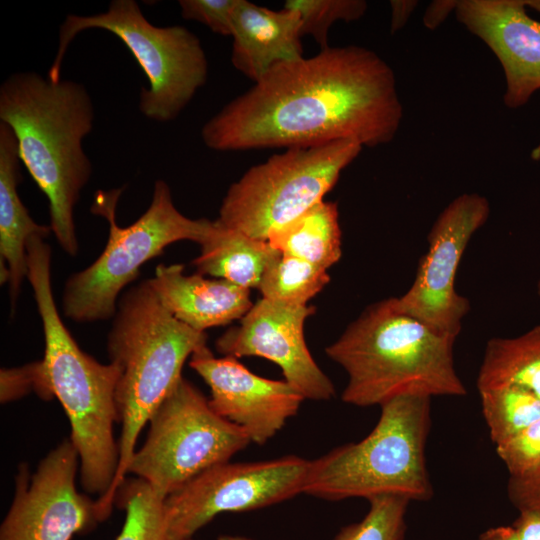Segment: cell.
<instances>
[{
    "label": "cell",
    "mask_w": 540,
    "mask_h": 540,
    "mask_svg": "<svg viewBox=\"0 0 540 540\" xmlns=\"http://www.w3.org/2000/svg\"><path fill=\"white\" fill-rule=\"evenodd\" d=\"M0 383L1 403L17 400L31 391L43 400L53 398L42 360L21 367L2 368Z\"/></svg>",
    "instance_id": "obj_29"
},
{
    "label": "cell",
    "mask_w": 540,
    "mask_h": 540,
    "mask_svg": "<svg viewBox=\"0 0 540 540\" xmlns=\"http://www.w3.org/2000/svg\"><path fill=\"white\" fill-rule=\"evenodd\" d=\"M189 365L210 388L214 412L258 445L274 437L305 400L287 381L258 376L232 356L216 358L207 345L191 355Z\"/></svg>",
    "instance_id": "obj_15"
},
{
    "label": "cell",
    "mask_w": 540,
    "mask_h": 540,
    "mask_svg": "<svg viewBox=\"0 0 540 540\" xmlns=\"http://www.w3.org/2000/svg\"><path fill=\"white\" fill-rule=\"evenodd\" d=\"M526 6L540 13V0H525Z\"/></svg>",
    "instance_id": "obj_37"
},
{
    "label": "cell",
    "mask_w": 540,
    "mask_h": 540,
    "mask_svg": "<svg viewBox=\"0 0 540 540\" xmlns=\"http://www.w3.org/2000/svg\"><path fill=\"white\" fill-rule=\"evenodd\" d=\"M362 147L345 139L273 155L229 187L218 220L267 241L273 231L323 201Z\"/></svg>",
    "instance_id": "obj_9"
},
{
    "label": "cell",
    "mask_w": 540,
    "mask_h": 540,
    "mask_svg": "<svg viewBox=\"0 0 540 540\" xmlns=\"http://www.w3.org/2000/svg\"><path fill=\"white\" fill-rule=\"evenodd\" d=\"M122 189L98 191L91 207L109 223L107 244L87 268L71 275L64 287L63 312L76 322H95L114 317L122 289L139 275L141 266L160 255L170 244L191 240L200 244L211 220L191 219L174 205L163 180L154 184L148 209L131 225L116 222Z\"/></svg>",
    "instance_id": "obj_7"
},
{
    "label": "cell",
    "mask_w": 540,
    "mask_h": 540,
    "mask_svg": "<svg viewBox=\"0 0 540 540\" xmlns=\"http://www.w3.org/2000/svg\"><path fill=\"white\" fill-rule=\"evenodd\" d=\"M19 164L17 139L11 128L0 122V258L9 270L12 315L28 273V240L34 235L47 238L52 232L50 226L38 224L31 218L18 195Z\"/></svg>",
    "instance_id": "obj_19"
},
{
    "label": "cell",
    "mask_w": 540,
    "mask_h": 540,
    "mask_svg": "<svg viewBox=\"0 0 540 540\" xmlns=\"http://www.w3.org/2000/svg\"><path fill=\"white\" fill-rule=\"evenodd\" d=\"M525 0H461L456 17L496 55L506 79L504 104L525 105L540 89V22Z\"/></svg>",
    "instance_id": "obj_16"
},
{
    "label": "cell",
    "mask_w": 540,
    "mask_h": 540,
    "mask_svg": "<svg viewBox=\"0 0 540 540\" xmlns=\"http://www.w3.org/2000/svg\"><path fill=\"white\" fill-rule=\"evenodd\" d=\"M217 540H253L248 537L238 536V535H221Z\"/></svg>",
    "instance_id": "obj_36"
},
{
    "label": "cell",
    "mask_w": 540,
    "mask_h": 540,
    "mask_svg": "<svg viewBox=\"0 0 540 540\" xmlns=\"http://www.w3.org/2000/svg\"><path fill=\"white\" fill-rule=\"evenodd\" d=\"M200 255L193 260L197 273L227 280L243 288H257L280 252L268 241L227 227L218 219L210 222Z\"/></svg>",
    "instance_id": "obj_20"
},
{
    "label": "cell",
    "mask_w": 540,
    "mask_h": 540,
    "mask_svg": "<svg viewBox=\"0 0 540 540\" xmlns=\"http://www.w3.org/2000/svg\"><path fill=\"white\" fill-rule=\"evenodd\" d=\"M368 501L370 508L365 517L343 527L333 540H404L410 501L393 495L376 496Z\"/></svg>",
    "instance_id": "obj_26"
},
{
    "label": "cell",
    "mask_w": 540,
    "mask_h": 540,
    "mask_svg": "<svg viewBox=\"0 0 540 540\" xmlns=\"http://www.w3.org/2000/svg\"><path fill=\"white\" fill-rule=\"evenodd\" d=\"M508 498L518 511L540 513V467L519 477H510L507 484Z\"/></svg>",
    "instance_id": "obj_31"
},
{
    "label": "cell",
    "mask_w": 540,
    "mask_h": 540,
    "mask_svg": "<svg viewBox=\"0 0 540 540\" xmlns=\"http://www.w3.org/2000/svg\"><path fill=\"white\" fill-rule=\"evenodd\" d=\"M330 281L327 270L303 259L280 253L266 268L259 291L262 298L302 306Z\"/></svg>",
    "instance_id": "obj_23"
},
{
    "label": "cell",
    "mask_w": 540,
    "mask_h": 540,
    "mask_svg": "<svg viewBox=\"0 0 540 540\" xmlns=\"http://www.w3.org/2000/svg\"><path fill=\"white\" fill-rule=\"evenodd\" d=\"M254 83L204 124L207 147H310L345 139L375 147L392 141L403 116L393 70L355 45L278 64Z\"/></svg>",
    "instance_id": "obj_1"
},
{
    "label": "cell",
    "mask_w": 540,
    "mask_h": 540,
    "mask_svg": "<svg viewBox=\"0 0 540 540\" xmlns=\"http://www.w3.org/2000/svg\"><path fill=\"white\" fill-rule=\"evenodd\" d=\"M510 477H519L540 467V419L495 445Z\"/></svg>",
    "instance_id": "obj_28"
},
{
    "label": "cell",
    "mask_w": 540,
    "mask_h": 540,
    "mask_svg": "<svg viewBox=\"0 0 540 540\" xmlns=\"http://www.w3.org/2000/svg\"><path fill=\"white\" fill-rule=\"evenodd\" d=\"M310 461L298 456L215 465L168 495L163 504L169 540H191L215 516L290 499L304 488Z\"/></svg>",
    "instance_id": "obj_11"
},
{
    "label": "cell",
    "mask_w": 540,
    "mask_h": 540,
    "mask_svg": "<svg viewBox=\"0 0 540 540\" xmlns=\"http://www.w3.org/2000/svg\"><path fill=\"white\" fill-rule=\"evenodd\" d=\"M78 470L80 458L70 438L51 450L34 473L20 464L0 540H71L103 522L97 501L76 488Z\"/></svg>",
    "instance_id": "obj_13"
},
{
    "label": "cell",
    "mask_w": 540,
    "mask_h": 540,
    "mask_svg": "<svg viewBox=\"0 0 540 540\" xmlns=\"http://www.w3.org/2000/svg\"><path fill=\"white\" fill-rule=\"evenodd\" d=\"M520 540H540V513L531 510L519 511L512 525Z\"/></svg>",
    "instance_id": "obj_32"
},
{
    "label": "cell",
    "mask_w": 540,
    "mask_h": 540,
    "mask_svg": "<svg viewBox=\"0 0 540 540\" xmlns=\"http://www.w3.org/2000/svg\"><path fill=\"white\" fill-rule=\"evenodd\" d=\"M478 540H520L514 527L498 526L484 531Z\"/></svg>",
    "instance_id": "obj_35"
},
{
    "label": "cell",
    "mask_w": 540,
    "mask_h": 540,
    "mask_svg": "<svg viewBox=\"0 0 540 540\" xmlns=\"http://www.w3.org/2000/svg\"><path fill=\"white\" fill-rule=\"evenodd\" d=\"M51 247L41 237L27 244V279L42 320L45 353L42 359L53 394L71 425L70 439L80 458V482L90 494L103 497L119 464V444L113 435L118 423L115 392L120 369L102 364L84 352L63 323L51 283Z\"/></svg>",
    "instance_id": "obj_4"
},
{
    "label": "cell",
    "mask_w": 540,
    "mask_h": 540,
    "mask_svg": "<svg viewBox=\"0 0 540 540\" xmlns=\"http://www.w3.org/2000/svg\"><path fill=\"white\" fill-rule=\"evenodd\" d=\"M532 156L534 159H538L540 157V145L534 149Z\"/></svg>",
    "instance_id": "obj_38"
},
{
    "label": "cell",
    "mask_w": 540,
    "mask_h": 540,
    "mask_svg": "<svg viewBox=\"0 0 540 540\" xmlns=\"http://www.w3.org/2000/svg\"><path fill=\"white\" fill-rule=\"evenodd\" d=\"M267 241L280 253L328 269L342 256V232L336 203L321 201L273 231Z\"/></svg>",
    "instance_id": "obj_21"
},
{
    "label": "cell",
    "mask_w": 540,
    "mask_h": 540,
    "mask_svg": "<svg viewBox=\"0 0 540 540\" xmlns=\"http://www.w3.org/2000/svg\"><path fill=\"white\" fill-rule=\"evenodd\" d=\"M165 497L146 481L125 479L115 496V505L125 511L121 532L115 540H169L165 528Z\"/></svg>",
    "instance_id": "obj_24"
},
{
    "label": "cell",
    "mask_w": 540,
    "mask_h": 540,
    "mask_svg": "<svg viewBox=\"0 0 540 540\" xmlns=\"http://www.w3.org/2000/svg\"><path fill=\"white\" fill-rule=\"evenodd\" d=\"M537 294L540 296V280L537 283Z\"/></svg>",
    "instance_id": "obj_39"
},
{
    "label": "cell",
    "mask_w": 540,
    "mask_h": 540,
    "mask_svg": "<svg viewBox=\"0 0 540 540\" xmlns=\"http://www.w3.org/2000/svg\"><path fill=\"white\" fill-rule=\"evenodd\" d=\"M476 385L478 392L517 386L540 398V325L517 337L490 339Z\"/></svg>",
    "instance_id": "obj_22"
},
{
    "label": "cell",
    "mask_w": 540,
    "mask_h": 540,
    "mask_svg": "<svg viewBox=\"0 0 540 540\" xmlns=\"http://www.w3.org/2000/svg\"><path fill=\"white\" fill-rule=\"evenodd\" d=\"M147 281L176 319L199 332L241 319L253 306L250 289L198 273L186 275L182 264H160Z\"/></svg>",
    "instance_id": "obj_17"
},
{
    "label": "cell",
    "mask_w": 540,
    "mask_h": 540,
    "mask_svg": "<svg viewBox=\"0 0 540 540\" xmlns=\"http://www.w3.org/2000/svg\"><path fill=\"white\" fill-rule=\"evenodd\" d=\"M231 37L232 64L254 82L278 64L303 58L301 20L293 9L276 11L238 0Z\"/></svg>",
    "instance_id": "obj_18"
},
{
    "label": "cell",
    "mask_w": 540,
    "mask_h": 540,
    "mask_svg": "<svg viewBox=\"0 0 540 540\" xmlns=\"http://www.w3.org/2000/svg\"><path fill=\"white\" fill-rule=\"evenodd\" d=\"M489 214L487 198L477 193L461 194L444 208L430 229L428 249L412 285L402 296L391 298L396 310L457 338L470 310L469 300L455 289L458 266Z\"/></svg>",
    "instance_id": "obj_12"
},
{
    "label": "cell",
    "mask_w": 540,
    "mask_h": 540,
    "mask_svg": "<svg viewBox=\"0 0 540 540\" xmlns=\"http://www.w3.org/2000/svg\"><path fill=\"white\" fill-rule=\"evenodd\" d=\"M284 7L297 11L302 36L311 35L323 50L329 47L327 38L331 25L360 19L367 3L363 0H288Z\"/></svg>",
    "instance_id": "obj_27"
},
{
    "label": "cell",
    "mask_w": 540,
    "mask_h": 540,
    "mask_svg": "<svg viewBox=\"0 0 540 540\" xmlns=\"http://www.w3.org/2000/svg\"><path fill=\"white\" fill-rule=\"evenodd\" d=\"M418 2L413 0H392L390 31L392 34L399 31L409 20Z\"/></svg>",
    "instance_id": "obj_34"
},
{
    "label": "cell",
    "mask_w": 540,
    "mask_h": 540,
    "mask_svg": "<svg viewBox=\"0 0 540 540\" xmlns=\"http://www.w3.org/2000/svg\"><path fill=\"white\" fill-rule=\"evenodd\" d=\"M479 395L494 445L540 419V398L527 389L506 386L480 391Z\"/></svg>",
    "instance_id": "obj_25"
},
{
    "label": "cell",
    "mask_w": 540,
    "mask_h": 540,
    "mask_svg": "<svg viewBox=\"0 0 540 540\" xmlns=\"http://www.w3.org/2000/svg\"><path fill=\"white\" fill-rule=\"evenodd\" d=\"M315 313L309 305H289L259 299L216 341V349L235 358L256 356L278 365L287 381L304 399L330 400L335 387L311 355L304 337V324Z\"/></svg>",
    "instance_id": "obj_14"
},
{
    "label": "cell",
    "mask_w": 540,
    "mask_h": 540,
    "mask_svg": "<svg viewBox=\"0 0 540 540\" xmlns=\"http://www.w3.org/2000/svg\"><path fill=\"white\" fill-rule=\"evenodd\" d=\"M238 0H180L184 19L200 22L213 32L231 36L232 14Z\"/></svg>",
    "instance_id": "obj_30"
},
{
    "label": "cell",
    "mask_w": 540,
    "mask_h": 540,
    "mask_svg": "<svg viewBox=\"0 0 540 540\" xmlns=\"http://www.w3.org/2000/svg\"><path fill=\"white\" fill-rule=\"evenodd\" d=\"M458 1H433L428 6L424 17L423 23L428 29H435L438 27L452 12L456 9Z\"/></svg>",
    "instance_id": "obj_33"
},
{
    "label": "cell",
    "mask_w": 540,
    "mask_h": 540,
    "mask_svg": "<svg viewBox=\"0 0 540 540\" xmlns=\"http://www.w3.org/2000/svg\"><path fill=\"white\" fill-rule=\"evenodd\" d=\"M206 341L205 332L182 323L160 303L147 280L118 300L107 352L120 369L115 402L122 429L115 479L108 492L96 499L104 521L126 479L140 432L182 378L186 360Z\"/></svg>",
    "instance_id": "obj_5"
},
{
    "label": "cell",
    "mask_w": 540,
    "mask_h": 540,
    "mask_svg": "<svg viewBox=\"0 0 540 540\" xmlns=\"http://www.w3.org/2000/svg\"><path fill=\"white\" fill-rule=\"evenodd\" d=\"M455 341L399 312L389 298L367 307L325 352L347 373L342 401L370 407L404 395H466Z\"/></svg>",
    "instance_id": "obj_3"
},
{
    "label": "cell",
    "mask_w": 540,
    "mask_h": 540,
    "mask_svg": "<svg viewBox=\"0 0 540 540\" xmlns=\"http://www.w3.org/2000/svg\"><path fill=\"white\" fill-rule=\"evenodd\" d=\"M145 442L128 473L165 498L203 471L228 462L251 441L243 429L219 416L199 389L181 378L149 421Z\"/></svg>",
    "instance_id": "obj_10"
},
{
    "label": "cell",
    "mask_w": 540,
    "mask_h": 540,
    "mask_svg": "<svg viewBox=\"0 0 540 540\" xmlns=\"http://www.w3.org/2000/svg\"><path fill=\"white\" fill-rule=\"evenodd\" d=\"M88 29L113 33L134 56L149 82L147 89L141 88L139 97V110L149 119L173 120L206 82L208 63L198 37L183 26L151 24L134 0H113L107 11L95 15H67L60 25L49 80H61L69 44Z\"/></svg>",
    "instance_id": "obj_8"
},
{
    "label": "cell",
    "mask_w": 540,
    "mask_h": 540,
    "mask_svg": "<svg viewBox=\"0 0 540 540\" xmlns=\"http://www.w3.org/2000/svg\"><path fill=\"white\" fill-rule=\"evenodd\" d=\"M0 120L13 131L20 161L49 201L50 228L76 256L74 207L92 174L82 140L93 128V103L83 84L52 82L35 72L10 75L0 87Z\"/></svg>",
    "instance_id": "obj_2"
},
{
    "label": "cell",
    "mask_w": 540,
    "mask_h": 540,
    "mask_svg": "<svg viewBox=\"0 0 540 540\" xmlns=\"http://www.w3.org/2000/svg\"><path fill=\"white\" fill-rule=\"evenodd\" d=\"M380 408L365 438L310 461L305 494L331 501L382 495L410 502L432 498L425 456L431 398L404 395Z\"/></svg>",
    "instance_id": "obj_6"
}]
</instances>
